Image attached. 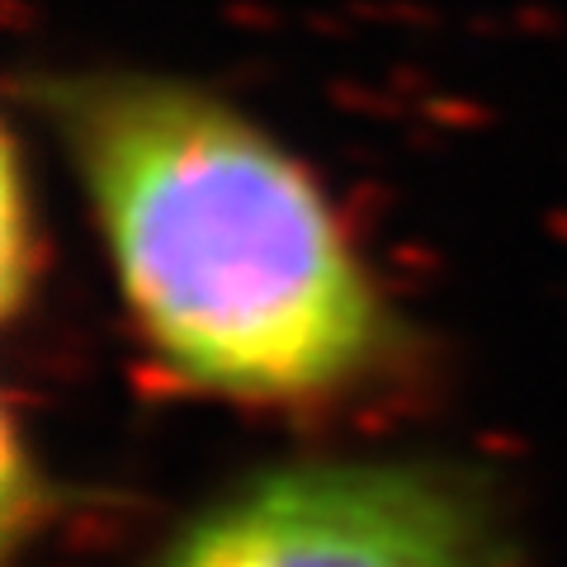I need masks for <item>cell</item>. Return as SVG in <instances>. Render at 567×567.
<instances>
[{"mask_svg":"<svg viewBox=\"0 0 567 567\" xmlns=\"http://www.w3.org/2000/svg\"><path fill=\"white\" fill-rule=\"evenodd\" d=\"M123 322L152 369L237 406L374 379L398 322L346 213L289 142L208 85L81 71L43 85Z\"/></svg>","mask_w":567,"mask_h":567,"instance_id":"obj_1","label":"cell"},{"mask_svg":"<svg viewBox=\"0 0 567 567\" xmlns=\"http://www.w3.org/2000/svg\"><path fill=\"white\" fill-rule=\"evenodd\" d=\"M147 567H492V529L440 464L308 458L218 496Z\"/></svg>","mask_w":567,"mask_h":567,"instance_id":"obj_2","label":"cell"}]
</instances>
